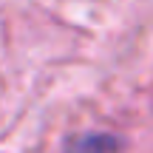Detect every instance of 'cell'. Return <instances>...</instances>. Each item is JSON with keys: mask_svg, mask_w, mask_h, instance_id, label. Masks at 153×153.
<instances>
[{"mask_svg": "<svg viewBox=\"0 0 153 153\" xmlns=\"http://www.w3.org/2000/svg\"><path fill=\"white\" fill-rule=\"evenodd\" d=\"M65 153H125V142L108 131H82L65 139Z\"/></svg>", "mask_w": 153, "mask_h": 153, "instance_id": "6da1fadb", "label": "cell"}]
</instances>
